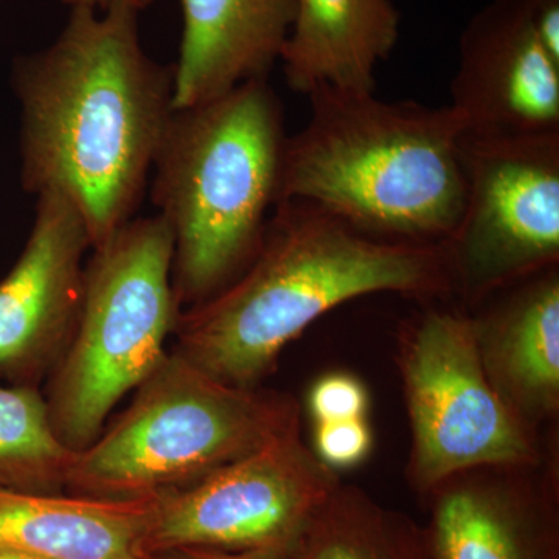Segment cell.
<instances>
[{
	"label": "cell",
	"instance_id": "obj_4",
	"mask_svg": "<svg viewBox=\"0 0 559 559\" xmlns=\"http://www.w3.org/2000/svg\"><path fill=\"white\" fill-rule=\"evenodd\" d=\"M288 138L267 80L173 110L151 201L171 229L180 310L229 286L255 257L280 201Z\"/></svg>",
	"mask_w": 559,
	"mask_h": 559
},
{
	"label": "cell",
	"instance_id": "obj_9",
	"mask_svg": "<svg viewBox=\"0 0 559 559\" xmlns=\"http://www.w3.org/2000/svg\"><path fill=\"white\" fill-rule=\"evenodd\" d=\"M341 484L305 447L300 428L190 487L153 496L143 550L288 554L312 513Z\"/></svg>",
	"mask_w": 559,
	"mask_h": 559
},
{
	"label": "cell",
	"instance_id": "obj_5",
	"mask_svg": "<svg viewBox=\"0 0 559 559\" xmlns=\"http://www.w3.org/2000/svg\"><path fill=\"white\" fill-rule=\"evenodd\" d=\"M297 428L290 396L226 384L168 349L130 406L73 454L66 491L151 498L198 484Z\"/></svg>",
	"mask_w": 559,
	"mask_h": 559
},
{
	"label": "cell",
	"instance_id": "obj_14",
	"mask_svg": "<svg viewBox=\"0 0 559 559\" xmlns=\"http://www.w3.org/2000/svg\"><path fill=\"white\" fill-rule=\"evenodd\" d=\"M474 319L485 366L500 395L527 425V415L557 412L559 401L558 266L503 286Z\"/></svg>",
	"mask_w": 559,
	"mask_h": 559
},
{
	"label": "cell",
	"instance_id": "obj_8",
	"mask_svg": "<svg viewBox=\"0 0 559 559\" xmlns=\"http://www.w3.org/2000/svg\"><path fill=\"white\" fill-rule=\"evenodd\" d=\"M465 204L443 246L452 294L466 304L559 260V132L513 139L463 134Z\"/></svg>",
	"mask_w": 559,
	"mask_h": 559
},
{
	"label": "cell",
	"instance_id": "obj_11",
	"mask_svg": "<svg viewBox=\"0 0 559 559\" xmlns=\"http://www.w3.org/2000/svg\"><path fill=\"white\" fill-rule=\"evenodd\" d=\"M448 106L466 138L559 132V61L540 43L520 0H489L465 25Z\"/></svg>",
	"mask_w": 559,
	"mask_h": 559
},
{
	"label": "cell",
	"instance_id": "obj_17",
	"mask_svg": "<svg viewBox=\"0 0 559 559\" xmlns=\"http://www.w3.org/2000/svg\"><path fill=\"white\" fill-rule=\"evenodd\" d=\"M288 559H432L425 527L362 489L337 485L312 513Z\"/></svg>",
	"mask_w": 559,
	"mask_h": 559
},
{
	"label": "cell",
	"instance_id": "obj_23",
	"mask_svg": "<svg viewBox=\"0 0 559 559\" xmlns=\"http://www.w3.org/2000/svg\"><path fill=\"white\" fill-rule=\"evenodd\" d=\"M62 2L68 3L70 9L73 7H92V9L103 7V10H106L110 5H127L132 10L142 11L148 9L154 0H62Z\"/></svg>",
	"mask_w": 559,
	"mask_h": 559
},
{
	"label": "cell",
	"instance_id": "obj_16",
	"mask_svg": "<svg viewBox=\"0 0 559 559\" xmlns=\"http://www.w3.org/2000/svg\"><path fill=\"white\" fill-rule=\"evenodd\" d=\"M153 496L94 499L0 488V549L44 559H154L143 550Z\"/></svg>",
	"mask_w": 559,
	"mask_h": 559
},
{
	"label": "cell",
	"instance_id": "obj_20",
	"mask_svg": "<svg viewBox=\"0 0 559 559\" xmlns=\"http://www.w3.org/2000/svg\"><path fill=\"white\" fill-rule=\"evenodd\" d=\"M308 409L312 423L366 418L369 393L366 385L352 374H326L312 385Z\"/></svg>",
	"mask_w": 559,
	"mask_h": 559
},
{
	"label": "cell",
	"instance_id": "obj_22",
	"mask_svg": "<svg viewBox=\"0 0 559 559\" xmlns=\"http://www.w3.org/2000/svg\"><path fill=\"white\" fill-rule=\"evenodd\" d=\"M154 559H288L282 551H221L207 549H180L157 555Z\"/></svg>",
	"mask_w": 559,
	"mask_h": 559
},
{
	"label": "cell",
	"instance_id": "obj_10",
	"mask_svg": "<svg viewBox=\"0 0 559 559\" xmlns=\"http://www.w3.org/2000/svg\"><path fill=\"white\" fill-rule=\"evenodd\" d=\"M90 234L60 191H43L20 259L0 282V380L46 384L68 352L84 300Z\"/></svg>",
	"mask_w": 559,
	"mask_h": 559
},
{
	"label": "cell",
	"instance_id": "obj_15",
	"mask_svg": "<svg viewBox=\"0 0 559 559\" xmlns=\"http://www.w3.org/2000/svg\"><path fill=\"white\" fill-rule=\"evenodd\" d=\"M400 39L393 0H297L296 20L282 50L289 90H377L378 66Z\"/></svg>",
	"mask_w": 559,
	"mask_h": 559
},
{
	"label": "cell",
	"instance_id": "obj_2",
	"mask_svg": "<svg viewBox=\"0 0 559 559\" xmlns=\"http://www.w3.org/2000/svg\"><path fill=\"white\" fill-rule=\"evenodd\" d=\"M382 293L452 296L443 246L380 240L311 202L280 201L248 267L180 310L171 349L226 384L259 388L311 323Z\"/></svg>",
	"mask_w": 559,
	"mask_h": 559
},
{
	"label": "cell",
	"instance_id": "obj_18",
	"mask_svg": "<svg viewBox=\"0 0 559 559\" xmlns=\"http://www.w3.org/2000/svg\"><path fill=\"white\" fill-rule=\"evenodd\" d=\"M73 454L55 432L40 388L0 384V488L62 495Z\"/></svg>",
	"mask_w": 559,
	"mask_h": 559
},
{
	"label": "cell",
	"instance_id": "obj_13",
	"mask_svg": "<svg viewBox=\"0 0 559 559\" xmlns=\"http://www.w3.org/2000/svg\"><path fill=\"white\" fill-rule=\"evenodd\" d=\"M173 108L201 105L242 83L267 80L296 20L297 0H180Z\"/></svg>",
	"mask_w": 559,
	"mask_h": 559
},
{
	"label": "cell",
	"instance_id": "obj_1",
	"mask_svg": "<svg viewBox=\"0 0 559 559\" xmlns=\"http://www.w3.org/2000/svg\"><path fill=\"white\" fill-rule=\"evenodd\" d=\"M138 16L73 7L55 43L14 66L22 187L68 197L91 249L134 218L175 110L173 66L143 50Z\"/></svg>",
	"mask_w": 559,
	"mask_h": 559
},
{
	"label": "cell",
	"instance_id": "obj_24",
	"mask_svg": "<svg viewBox=\"0 0 559 559\" xmlns=\"http://www.w3.org/2000/svg\"><path fill=\"white\" fill-rule=\"evenodd\" d=\"M0 559H44L36 555L25 554V551L0 549Z\"/></svg>",
	"mask_w": 559,
	"mask_h": 559
},
{
	"label": "cell",
	"instance_id": "obj_12",
	"mask_svg": "<svg viewBox=\"0 0 559 559\" xmlns=\"http://www.w3.org/2000/svg\"><path fill=\"white\" fill-rule=\"evenodd\" d=\"M430 496L432 559H559L557 499L525 477L471 469Z\"/></svg>",
	"mask_w": 559,
	"mask_h": 559
},
{
	"label": "cell",
	"instance_id": "obj_3",
	"mask_svg": "<svg viewBox=\"0 0 559 559\" xmlns=\"http://www.w3.org/2000/svg\"><path fill=\"white\" fill-rule=\"evenodd\" d=\"M307 97L310 120L286 142L280 201L311 202L380 240H447L466 189L454 110L330 86Z\"/></svg>",
	"mask_w": 559,
	"mask_h": 559
},
{
	"label": "cell",
	"instance_id": "obj_6",
	"mask_svg": "<svg viewBox=\"0 0 559 559\" xmlns=\"http://www.w3.org/2000/svg\"><path fill=\"white\" fill-rule=\"evenodd\" d=\"M173 249L159 215L132 218L91 249L79 326L44 390L51 425L70 451L90 447L114 407L167 356L180 314Z\"/></svg>",
	"mask_w": 559,
	"mask_h": 559
},
{
	"label": "cell",
	"instance_id": "obj_7",
	"mask_svg": "<svg viewBox=\"0 0 559 559\" xmlns=\"http://www.w3.org/2000/svg\"><path fill=\"white\" fill-rule=\"evenodd\" d=\"M400 367L415 487L430 495L465 471L536 465L527 425L489 377L473 318L430 308L404 331Z\"/></svg>",
	"mask_w": 559,
	"mask_h": 559
},
{
	"label": "cell",
	"instance_id": "obj_19",
	"mask_svg": "<svg viewBox=\"0 0 559 559\" xmlns=\"http://www.w3.org/2000/svg\"><path fill=\"white\" fill-rule=\"evenodd\" d=\"M314 454L331 469L352 468L364 462L371 450L367 418L314 423Z\"/></svg>",
	"mask_w": 559,
	"mask_h": 559
},
{
	"label": "cell",
	"instance_id": "obj_21",
	"mask_svg": "<svg viewBox=\"0 0 559 559\" xmlns=\"http://www.w3.org/2000/svg\"><path fill=\"white\" fill-rule=\"evenodd\" d=\"M520 3L540 43L559 61V0H520Z\"/></svg>",
	"mask_w": 559,
	"mask_h": 559
}]
</instances>
